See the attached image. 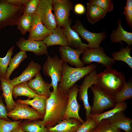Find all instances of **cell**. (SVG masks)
Listing matches in <instances>:
<instances>
[{"label": "cell", "instance_id": "6da1fadb", "mask_svg": "<svg viewBox=\"0 0 132 132\" xmlns=\"http://www.w3.org/2000/svg\"><path fill=\"white\" fill-rule=\"evenodd\" d=\"M68 99V93L58 86L55 93L51 92L47 100L45 113L42 121L45 127H54L62 120Z\"/></svg>", "mask_w": 132, "mask_h": 132}, {"label": "cell", "instance_id": "7a4b0ae2", "mask_svg": "<svg viewBox=\"0 0 132 132\" xmlns=\"http://www.w3.org/2000/svg\"><path fill=\"white\" fill-rule=\"evenodd\" d=\"M127 82L124 75L111 68H106L98 74L94 86L108 95L114 98Z\"/></svg>", "mask_w": 132, "mask_h": 132}, {"label": "cell", "instance_id": "3957f363", "mask_svg": "<svg viewBox=\"0 0 132 132\" xmlns=\"http://www.w3.org/2000/svg\"><path fill=\"white\" fill-rule=\"evenodd\" d=\"M96 65L91 64L81 68H74L66 63L62 65V76L58 86L65 92L68 93L70 88L78 81L96 69Z\"/></svg>", "mask_w": 132, "mask_h": 132}, {"label": "cell", "instance_id": "277c9868", "mask_svg": "<svg viewBox=\"0 0 132 132\" xmlns=\"http://www.w3.org/2000/svg\"><path fill=\"white\" fill-rule=\"evenodd\" d=\"M47 55L46 59L43 67V72L44 75L51 78V84L53 88L52 92L55 93L58 83L62 78L63 62L57 55L53 57Z\"/></svg>", "mask_w": 132, "mask_h": 132}, {"label": "cell", "instance_id": "5b68a950", "mask_svg": "<svg viewBox=\"0 0 132 132\" xmlns=\"http://www.w3.org/2000/svg\"><path fill=\"white\" fill-rule=\"evenodd\" d=\"M81 60L85 64L89 65L93 62L101 64L106 68H111L116 61L108 56L104 49L100 46L89 48L82 54Z\"/></svg>", "mask_w": 132, "mask_h": 132}, {"label": "cell", "instance_id": "8992f818", "mask_svg": "<svg viewBox=\"0 0 132 132\" xmlns=\"http://www.w3.org/2000/svg\"><path fill=\"white\" fill-rule=\"evenodd\" d=\"M90 88L93 95L91 115L101 114L104 110L115 106L116 103L114 98L108 95L94 86H91Z\"/></svg>", "mask_w": 132, "mask_h": 132}, {"label": "cell", "instance_id": "52a82bcc", "mask_svg": "<svg viewBox=\"0 0 132 132\" xmlns=\"http://www.w3.org/2000/svg\"><path fill=\"white\" fill-rule=\"evenodd\" d=\"M15 106L13 110L8 112L7 116L14 121L25 119L33 121L43 119L44 117L33 107L29 105L15 101Z\"/></svg>", "mask_w": 132, "mask_h": 132}, {"label": "cell", "instance_id": "ba28073f", "mask_svg": "<svg viewBox=\"0 0 132 132\" xmlns=\"http://www.w3.org/2000/svg\"><path fill=\"white\" fill-rule=\"evenodd\" d=\"M71 28L76 32L79 36L88 43L89 48L99 47L100 43L107 37L105 31L96 33L88 31L85 28L81 21L78 20H76L75 25L71 26Z\"/></svg>", "mask_w": 132, "mask_h": 132}, {"label": "cell", "instance_id": "9c48e42d", "mask_svg": "<svg viewBox=\"0 0 132 132\" xmlns=\"http://www.w3.org/2000/svg\"><path fill=\"white\" fill-rule=\"evenodd\" d=\"M98 74L95 70L89 73L84 77L81 85L78 87V99L82 101L86 111V120L89 117L92 106L89 104L88 97V89L96 83Z\"/></svg>", "mask_w": 132, "mask_h": 132}, {"label": "cell", "instance_id": "30bf717a", "mask_svg": "<svg viewBox=\"0 0 132 132\" xmlns=\"http://www.w3.org/2000/svg\"><path fill=\"white\" fill-rule=\"evenodd\" d=\"M52 10V0H40L35 13L39 16L43 24L50 30L57 26Z\"/></svg>", "mask_w": 132, "mask_h": 132}, {"label": "cell", "instance_id": "8fae6325", "mask_svg": "<svg viewBox=\"0 0 132 132\" xmlns=\"http://www.w3.org/2000/svg\"><path fill=\"white\" fill-rule=\"evenodd\" d=\"M52 6L57 26L62 27L69 18L70 12L73 8V3L70 0H52Z\"/></svg>", "mask_w": 132, "mask_h": 132}, {"label": "cell", "instance_id": "7c38bea8", "mask_svg": "<svg viewBox=\"0 0 132 132\" xmlns=\"http://www.w3.org/2000/svg\"><path fill=\"white\" fill-rule=\"evenodd\" d=\"M79 90L77 85H74L69 89L68 101L62 120L72 118L77 119L81 123L85 122L79 114L81 107L77 100Z\"/></svg>", "mask_w": 132, "mask_h": 132}, {"label": "cell", "instance_id": "4fadbf2b", "mask_svg": "<svg viewBox=\"0 0 132 132\" xmlns=\"http://www.w3.org/2000/svg\"><path fill=\"white\" fill-rule=\"evenodd\" d=\"M60 59L63 63H68L75 67L85 66L80 58V56L85 50L73 49L69 45L60 46L58 48Z\"/></svg>", "mask_w": 132, "mask_h": 132}, {"label": "cell", "instance_id": "5bb4252c", "mask_svg": "<svg viewBox=\"0 0 132 132\" xmlns=\"http://www.w3.org/2000/svg\"><path fill=\"white\" fill-rule=\"evenodd\" d=\"M72 22V20L69 18L65 22L62 28L68 45L74 49L85 50L89 48V45L83 43L78 33L71 28Z\"/></svg>", "mask_w": 132, "mask_h": 132}, {"label": "cell", "instance_id": "9a60e30c", "mask_svg": "<svg viewBox=\"0 0 132 132\" xmlns=\"http://www.w3.org/2000/svg\"><path fill=\"white\" fill-rule=\"evenodd\" d=\"M16 45L21 51H30L37 56L48 55L47 47L43 41L25 39L23 37H21L16 43Z\"/></svg>", "mask_w": 132, "mask_h": 132}, {"label": "cell", "instance_id": "2e32d148", "mask_svg": "<svg viewBox=\"0 0 132 132\" xmlns=\"http://www.w3.org/2000/svg\"><path fill=\"white\" fill-rule=\"evenodd\" d=\"M50 32V30L43 24L39 16L35 13L32 16L31 26L28 39L43 41L48 35Z\"/></svg>", "mask_w": 132, "mask_h": 132}, {"label": "cell", "instance_id": "e0dca14e", "mask_svg": "<svg viewBox=\"0 0 132 132\" xmlns=\"http://www.w3.org/2000/svg\"><path fill=\"white\" fill-rule=\"evenodd\" d=\"M23 6L14 9L0 12V30L5 27L17 25L23 14Z\"/></svg>", "mask_w": 132, "mask_h": 132}, {"label": "cell", "instance_id": "ac0fdd59", "mask_svg": "<svg viewBox=\"0 0 132 132\" xmlns=\"http://www.w3.org/2000/svg\"><path fill=\"white\" fill-rule=\"evenodd\" d=\"M41 69V66L39 64L32 61L20 75L10 80L11 82L14 86L23 82L29 81L35 76L40 72Z\"/></svg>", "mask_w": 132, "mask_h": 132}, {"label": "cell", "instance_id": "d6986e66", "mask_svg": "<svg viewBox=\"0 0 132 132\" xmlns=\"http://www.w3.org/2000/svg\"><path fill=\"white\" fill-rule=\"evenodd\" d=\"M28 84L38 95L49 97L51 94V92L50 90L52 87L51 84L43 80L40 72L37 74L34 78L29 81Z\"/></svg>", "mask_w": 132, "mask_h": 132}, {"label": "cell", "instance_id": "ffe728a7", "mask_svg": "<svg viewBox=\"0 0 132 132\" xmlns=\"http://www.w3.org/2000/svg\"><path fill=\"white\" fill-rule=\"evenodd\" d=\"M107 120L110 124L117 128L125 132H132V119L126 117L124 111L117 113Z\"/></svg>", "mask_w": 132, "mask_h": 132}, {"label": "cell", "instance_id": "44dd1931", "mask_svg": "<svg viewBox=\"0 0 132 132\" xmlns=\"http://www.w3.org/2000/svg\"><path fill=\"white\" fill-rule=\"evenodd\" d=\"M50 31L48 35L43 40L47 47L56 45L60 46L68 45L66 38L61 27L57 26Z\"/></svg>", "mask_w": 132, "mask_h": 132}, {"label": "cell", "instance_id": "7402d4cb", "mask_svg": "<svg viewBox=\"0 0 132 132\" xmlns=\"http://www.w3.org/2000/svg\"><path fill=\"white\" fill-rule=\"evenodd\" d=\"M81 124L78 120L71 118L63 120L54 127L46 128L50 132H76Z\"/></svg>", "mask_w": 132, "mask_h": 132}, {"label": "cell", "instance_id": "603a6c76", "mask_svg": "<svg viewBox=\"0 0 132 132\" xmlns=\"http://www.w3.org/2000/svg\"><path fill=\"white\" fill-rule=\"evenodd\" d=\"M117 22V29L113 30L110 35L111 42L113 43L119 42L123 45L121 41H124L127 44L128 46L131 47L132 44V33L124 30L122 26L121 19L118 20Z\"/></svg>", "mask_w": 132, "mask_h": 132}, {"label": "cell", "instance_id": "cb8c5ba5", "mask_svg": "<svg viewBox=\"0 0 132 132\" xmlns=\"http://www.w3.org/2000/svg\"><path fill=\"white\" fill-rule=\"evenodd\" d=\"M0 81L1 90L3 92L2 94L6 105L8 112L13 109L15 106V102L13 99L12 90L13 86L9 79H6L4 78L0 77Z\"/></svg>", "mask_w": 132, "mask_h": 132}, {"label": "cell", "instance_id": "d4e9b609", "mask_svg": "<svg viewBox=\"0 0 132 132\" xmlns=\"http://www.w3.org/2000/svg\"><path fill=\"white\" fill-rule=\"evenodd\" d=\"M21 96L27 97L29 99L47 97L37 94L29 86L28 82H23L13 87L12 96L14 98L16 99L18 97Z\"/></svg>", "mask_w": 132, "mask_h": 132}, {"label": "cell", "instance_id": "484cf974", "mask_svg": "<svg viewBox=\"0 0 132 132\" xmlns=\"http://www.w3.org/2000/svg\"><path fill=\"white\" fill-rule=\"evenodd\" d=\"M87 5L86 16L89 23L95 24L106 15L107 12L100 7L88 2L87 3Z\"/></svg>", "mask_w": 132, "mask_h": 132}, {"label": "cell", "instance_id": "4316f807", "mask_svg": "<svg viewBox=\"0 0 132 132\" xmlns=\"http://www.w3.org/2000/svg\"><path fill=\"white\" fill-rule=\"evenodd\" d=\"M127 106V103L124 101L116 104L115 106L111 110L99 114H90L89 117L95 121L98 125L102 120L107 119L119 112L124 111Z\"/></svg>", "mask_w": 132, "mask_h": 132}, {"label": "cell", "instance_id": "83f0119b", "mask_svg": "<svg viewBox=\"0 0 132 132\" xmlns=\"http://www.w3.org/2000/svg\"><path fill=\"white\" fill-rule=\"evenodd\" d=\"M48 98L45 97L35 98L32 99H18L16 101L31 106L39 114L44 117L45 113L47 101Z\"/></svg>", "mask_w": 132, "mask_h": 132}, {"label": "cell", "instance_id": "f1b7e54d", "mask_svg": "<svg viewBox=\"0 0 132 132\" xmlns=\"http://www.w3.org/2000/svg\"><path fill=\"white\" fill-rule=\"evenodd\" d=\"M26 132H50L47 129L42 121L39 120L32 121L25 120L20 124Z\"/></svg>", "mask_w": 132, "mask_h": 132}, {"label": "cell", "instance_id": "f546056e", "mask_svg": "<svg viewBox=\"0 0 132 132\" xmlns=\"http://www.w3.org/2000/svg\"><path fill=\"white\" fill-rule=\"evenodd\" d=\"M131 49V47L128 45L125 48L121 47L119 51L112 53V58L116 61H120L125 63L132 69V57L130 55Z\"/></svg>", "mask_w": 132, "mask_h": 132}, {"label": "cell", "instance_id": "4dcf8cb0", "mask_svg": "<svg viewBox=\"0 0 132 132\" xmlns=\"http://www.w3.org/2000/svg\"><path fill=\"white\" fill-rule=\"evenodd\" d=\"M132 98V79L130 77L123 87L114 98L116 104Z\"/></svg>", "mask_w": 132, "mask_h": 132}, {"label": "cell", "instance_id": "1f68e13d", "mask_svg": "<svg viewBox=\"0 0 132 132\" xmlns=\"http://www.w3.org/2000/svg\"><path fill=\"white\" fill-rule=\"evenodd\" d=\"M27 57V54L25 51H20V52L16 54L11 59L9 65V67L7 69L4 78L6 79H10V77L12 72Z\"/></svg>", "mask_w": 132, "mask_h": 132}, {"label": "cell", "instance_id": "d6a6232c", "mask_svg": "<svg viewBox=\"0 0 132 132\" xmlns=\"http://www.w3.org/2000/svg\"><path fill=\"white\" fill-rule=\"evenodd\" d=\"M32 16L23 14L19 20L17 24V28L22 35H25L29 32L31 26Z\"/></svg>", "mask_w": 132, "mask_h": 132}, {"label": "cell", "instance_id": "836d02e7", "mask_svg": "<svg viewBox=\"0 0 132 132\" xmlns=\"http://www.w3.org/2000/svg\"><path fill=\"white\" fill-rule=\"evenodd\" d=\"M13 46L9 49L5 56L3 58L0 57V77L4 78L8 66L11 61L13 50Z\"/></svg>", "mask_w": 132, "mask_h": 132}, {"label": "cell", "instance_id": "e575fe53", "mask_svg": "<svg viewBox=\"0 0 132 132\" xmlns=\"http://www.w3.org/2000/svg\"><path fill=\"white\" fill-rule=\"evenodd\" d=\"M22 121V120L7 121L0 118V132H11Z\"/></svg>", "mask_w": 132, "mask_h": 132}, {"label": "cell", "instance_id": "d590c367", "mask_svg": "<svg viewBox=\"0 0 132 132\" xmlns=\"http://www.w3.org/2000/svg\"><path fill=\"white\" fill-rule=\"evenodd\" d=\"M40 0H29L23 6V14L32 16L37 9Z\"/></svg>", "mask_w": 132, "mask_h": 132}, {"label": "cell", "instance_id": "8d00e7d4", "mask_svg": "<svg viewBox=\"0 0 132 132\" xmlns=\"http://www.w3.org/2000/svg\"><path fill=\"white\" fill-rule=\"evenodd\" d=\"M88 3L100 7L107 12L112 11L113 9L112 0H90Z\"/></svg>", "mask_w": 132, "mask_h": 132}, {"label": "cell", "instance_id": "74e56055", "mask_svg": "<svg viewBox=\"0 0 132 132\" xmlns=\"http://www.w3.org/2000/svg\"><path fill=\"white\" fill-rule=\"evenodd\" d=\"M82 124L76 132H89L98 125L97 122L90 117Z\"/></svg>", "mask_w": 132, "mask_h": 132}, {"label": "cell", "instance_id": "f35d334b", "mask_svg": "<svg viewBox=\"0 0 132 132\" xmlns=\"http://www.w3.org/2000/svg\"><path fill=\"white\" fill-rule=\"evenodd\" d=\"M123 12L125 16L127 22L131 29H132V0H127Z\"/></svg>", "mask_w": 132, "mask_h": 132}, {"label": "cell", "instance_id": "ab89813d", "mask_svg": "<svg viewBox=\"0 0 132 132\" xmlns=\"http://www.w3.org/2000/svg\"><path fill=\"white\" fill-rule=\"evenodd\" d=\"M98 125L101 132H120L121 130L110 124L107 119L102 120Z\"/></svg>", "mask_w": 132, "mask_h": 132}, {"label": "cell", "instance_id": "60d3db41", "mask_svg": "<svg viewBox=\"0 0 132 132\" xmlns=\"http://www.w3.org/2000/svg\"><path fill=\"white\" fill-rule=\"evenodd\" d=\"M22 6L14 5L7 0H0V12L6 11L16 8Z\"/></svg>", "mask_w": 132, "mask_h": 132}, {"label": "cell", "instance_id": "b9f144b4", "mask_svg": "<svg viewBox=\"0 0 132 132\" xmlns=\"http://www.w3.org/2000/svg\"><path fill=\"white\" fill-rule=\"evenodd\" d=\"M3 97L2 94L0 95V118L5 119L7 121H11L7 116L8 112L7 107L3 102Z\"/></svg>", "mask_w": 132, "mask_h": 132}, {"label": "cell", "instance_id": "7bdbcfd3", "mask_svg": "<svg viewBox=\"0 0 132 132\" xmlns=\"http://www.w3.org/2000/svg\"><path fill=\"white\" fill-rule=\"evenodd\" d=\"M75 12L78 15H82L86 12V10L84 6L82 3H78L76 4L74 7Z\"/></svg>", "mask_w": 132, "mask_h": 132}, {"label": "cell", "instance_id": "ee69618b", "mask_svg": "<svg viewBox=\"0 0 132 132\" xmlns=\"http://www.w3.org/2000/svg\"><path fill=\"white\" fill-rule=\"evenodd\" d=\"M10 3L17 6H23L29 0H7Z\"/></svg>", "mask_w": 132, "mask_h": 132}, {"label": "cell", "instance_id": "f6af8a7d", "mask_svg": "<svg viewBox=\"0 0 132 132\" xmlns=\"http://www.w3.org/2000/svg\"><path fill=\"white\" fill-rule=\"evenodd\" d=\"M11 132H26L22 129L20 124L16 127Z\"/></svg>", "mask_w": 132, "mask_h": 132}, {"label": "cell", "instance_id": "bcb514c9", "mask_svg": "<svg viewBox=\"0 0 132 132\" xmlns=\"http://www.w3.org/2000/svg\"><path fill=\"white\" fill-rule=\"evenodd\" d=\"M89 132H101L100 131V129L99 128L98 125L94 129L92 130Z\"/></svg>", "mask_w": 132, "mask_h": 132}, {"label": "cell", "instance_id": "7dc6e473", "mask_svg": "<svg viewBox=\"0 0 132 132\" xmlns=\"http://www.w3.org/2000/svg\"><path fill=\"white\" fill-rule=\"evenodd\" d=\"M1 90V87L0 85V92Z\"/></svg>", "mask_w": 132, "mask_h": 132}]
</instances>
